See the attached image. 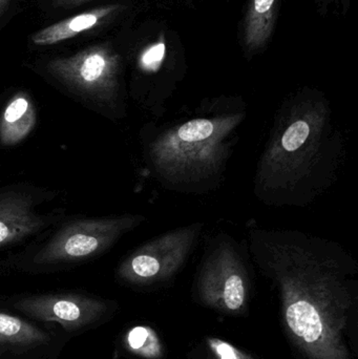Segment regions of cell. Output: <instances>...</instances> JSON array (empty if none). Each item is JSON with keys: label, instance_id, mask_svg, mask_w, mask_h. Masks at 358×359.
Here are the masks:
<instances>
[{"label": "cell", "instance_id": "cell-1", "mask_svg": "<svg viewBox=\"0 0 358 359\" xmlns=\"http://www.w3.org/2000/svg\"><path fill=\"white\" fill-rule=\"evenodd\" d=\"M120 57L109 44L88 46L48 63V71L74 92L96 101L111 100L117 88Z\"/></svg>", "mask_w": 358, "mask_h": 359}, {"label": "cell", "instance_id": "cell-2", "mask_svg": "<svg viewBox=\"0 0 358 359\" xmlns=\"http://www.w3.org/2000/svg\"><path fill=\"white\" fill-rule=\"evenodd\" d=\"M123 219H81L67 224L37 253V264L80 261L104 251L125 227Z\"/></svg>", "mask_w": 358, "mask_h": 359}, {"label": "cell", "instance_id": "cell-3", "mask_svg": "<svg viewBox=\"0 0 358 359\" xmlns=\"http://www.w3.org/2000/svg\"><path fill=\"white\" fill-rule=\"evenodd\" d=\"M15 307L36 320L58 323L67 331L88 326L106 311V305L103 302L77 294L27 297L17 302Z\"/></svg>", "mask_w": 358, "mask_h": 359}, {"label": "cell", "instance_id": "cell-4", "mask_svg": "<svg viewBox=\"0 0 358 359\" xmlns=\"http://www.w3.org/2000/svg\"><path fill=\"white\" fill-rule=\"evenodd\" d=\"M46 226L33 210L27 194L8 192L0 196V246L22 240Z\"/></svg>", "mask_w": 358, "mask_h": 359}, {"label": "cell", "instance_id": "cell-5", "mask_svg": "<svg viewBox=\"0 0 358 359\" xmlns=\"http://www.w3.org/2000/svg\"><path fill=\"white\" fill-rule=\"evenodd\" d=\"M123 8L120 4H107L79 13L36 32L32 35V42L36 46H43L71 39L79 34L113 20Z\"/></svg>", "mask_w": 358, "mask_h": 359}, {"label": "cell", "instance_id": "cell-6", "mask_svg": "<svg viewBox=\"0 0 358 359\" xmlns=\"http://www.w3.org/2000/svg\"><path fill=\"white\" fill-rule=\"evenodd\" d=\"M36 124V111L29 97L17 94L8 103L0 118V141L15 145L27 138Z\"/></svg>", "mask_w": 358, "mask_h": 359}, {"label": "cell", "instance_id": "cell-7", "mask_svg": "<svg viewBox=\"0 0 358 359\" xmlns=\"http://www.w3.org/2000/svg\"><path fill=\"white\" fill-rule=\"evenodd\" d=\"M277 0H250L244 20V44L256 50L266 46L275 31Z\"/></svg>", "mask_w": 358, "mask_h": 359}, {"label": "cell", "instance_id": "cell-8", "mask_svg": "<svg viewBox=\"0 0 358 359\" xmlns=\"http://www.w3.org/2000/svg\"><path fill=\"white\" fill-rule=\"evenodd\" d=\"M48 341L43 331L17 316L0 312V346L41 345Z\"/></svg>", "mask_w": 358, "mask_h": 359}, {"label": "cell", "instance_id": "cell-9", "mask_svg": "<svg viewBox=\"0 0 358 359\" xmlns=\"http://www.w3.org/2000/svg\"><path fill=\"white\" fill-rule=\"evenodd\" d=\"M126 348L132 353L147 359H157L162 355V346L153 329L137 326L130 329L125 337Z\"/></svg>", "mask_w": 358, "mask_h": 359}, {"label": "cell", "instance_id": "cell-10", "mask_svg": "<svg viewBox=\"0 0 358 359\" xmlns=\"http://www.w3.org/2000/svg\"><path fill=\"white\" fill-rule=\"evenodd\" d=\"M160 266L159 262L151 255H139L132 257V261L128 264L125 269H122V273L126 278H151L159 273Z\"/></svg>", "mask_w": 358, "mask_h": 359}, {"label": "cell", "instance_id": "cell-11", "mask_svg": "<svg viewBox=\"0 0 358 359\" xmlns=\"http://www.w3.org/2000/svg\"><path fill=\"white\" fill-rule=\"evenodd\" d=\"M214 133V124L208 120H193L181 126L178 134L185 142H198L209 138Z\"/></svg>", "mask_w": 358, "mask_h": 359}, {"label": "cell", "instance_id": "cell-12", "mask_svg": "<svg viewBox=\"0 0 358 359\" xmlns=\"http://www.w3.org/2000/svg\"><path fill=\"white\" fill-rule=\"evenodd\" d=\"M166 55V43L163 37L143 50L140 65L146 71L156 72L160 69Z\"/></svg>", "mask_w": 358, "mask_h": 359}, {"label": "cell", "instance_id": "cell-13", "mask_svg": "<svg viewBox=\"0 0 358 359\" xmlns=\"http://www.w3.org/2000/svg\"><path fill=\"white\" fill-rule=\"evenodd\" d=\"M309 133L310 130L306 122L298 121L292 124L282 139L284 149L287 151H294L300 149L308 138Z\"/></svg>", "mask_w": 358, "mask_h": 359}, {"label": "cell", "instance_id": "cell-14", "mask_svg": "<svg viewBox=\"0 0 358 359\" xmlns=\"http://www.w3.org/2000/svg\"><path fill=\"white\" fill-rule=\"evenodd\" d=\"M208 345L214 352V355L219 359H254L248 354L240 351L237 348L233 347L227 341H221L218 339H208Z\"/></svg>", "mask_w": 358, "mask_h": 359}, {"label": "cell", "instance_id": "cell-15", "mask_svg": "<svg viewBox=\"0 0 358 359\" xmlns=\"http://www.w3.org/2000/svg\"><path fill=\"white\" fill-rule=\"evenodd\" d=\"M90 0H53V4L57 8H74Z\"/></svg>", "mask_w": 358, "mask_h": 359}, {"label": "cell", "instance_id": "cell-16", "mask_svg": "<svg viewBox=\"0 0 358 359\" xmlns=\"http://www.w3.org/2000/svg\"><path fill=\"white\" fill-rule=\"evenodd\" d=\"M11 0H0V15L8 8V4H10Z\"/></svg>", "mask_w": 358, "mask_h": 359}]
</instances>
